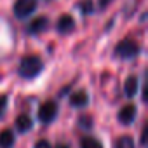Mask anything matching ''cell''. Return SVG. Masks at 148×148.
I'll use <instances>...</instances> for the list:
<instances>
[{
	"label": "cell",
	"mask_w": 148,
	"mask_h": 148,
	"mask_svg": "<svg viewBox=\"0 0 148 148\" xmlns=\"http://www.w3.org/2000/svg\"><path fill=\"white\" fill-rule=\"evenodd\" d=\"M113 148H136V145L131 136H120V138H117Z\"/></svg>",
	"instance_id": "cell-12"
},
{
	"label": "cell",
	"mask_w": 148,
	"mask_h": 148,
	"mask_svg": "<svg viewBox=\"0 0 148 148\" xmlns=\"http://www.w3.org/2000/svg\"><path fill=\"white\" fill-rule=\"evenodd\" d=\"M56 30H58V33H61V35L71 33L73 30H75V19H73V16L63 14V16L56 21Z\"/></svg>",
	"instance_id": "cell-6"
},
{
	"label": "cell",
	"mask_w": 148,
	"mask_h": 148,
	"mask_svg": "<svg viewBox=\"0 0 148 148\" xmlns=\"http://www.w3.org/2000/svg\"><path fill=\"white\" fill-rule=\"evenodd\" d=\"M49 28V19L45 16H38L33 21H30V25L26 26V32L30 35H40L42 32H45Z\"/></svg>",
	"instance_id": "cell-7"
},
{
	"label": "cell",
	"mask_w": 148,
	"mask_h": 148,
	"mask_svg": "<svg viewBox=\"0 0 148 148\" xmlns=\"http://www.w3.org/2000/svg\"><path fill=\"white\" fill-rule=\"evenodd\" d=\"M77 7H79V11H80L82 14H86V16H89V14L94 12V4H92V0H80V2L77 4Z\"/></svg>",
	"instance_id": "cell-14"
},
{
	"label": "cell",
	"mask_w": 148,
	"mask_h": 148,
	"mask_svg": "<svg viewBox=\"0 0 148 148\" xmlns=\"http://www.w3.org/2000/svg\"><path fill=\"white\" fill-rule=\"evenodd\" d=\"M58 117V103L56 101H45L38 106V120L42 124H51Z\"/></svg>",
	"instance_id": "cell-4"
},
{
	"label": "cell",
	"mask_w": 148,
	"mask_h": 148,
	"mask_svg": "<svg viewBox=\"0 0 148 148\" xmlns=\"http://www.w3.org/2000/svg\"><path fill=\"white\" fill-rule=\"evenodd\" d=\"M7 105H9V98H7L5 94H0V119H4V117H5Z\"/></svg>",
	"instance_id": "cell-16"
},
{
	"label": "cell",
	"mask_w": 148,
	"mask_h": 148,
	"mask_svg": "<svg viewBox=\"0 0 148 148\" xmlns=\"http://www.w3.org/2000/svg\"><path fill=\"white\" fill-rule=\"evenodd\" d=\"M32 127H33V120H32V117H30V115L23 113V115H19V117L16 119V129H18L21 134L30 132V131H32Z\"/></svg>",
	"instance_id": "cell-10"
},
{
	"label": "cell",
	"mask_w": 148,
	"mask_h": 148,
	"mask_svg": "<svg viewBox=\"0 0 148 148\" xmlns=\"http://www.w3.org/2000/svg\"><path fill=\"white\" fill-rule=\"evenodd\" d=\"M80 148H105V146H103V143H101L99 139L87 136V138H84V139L80 141Z\"/></svg>",
	"instance_id": "cell-13"
},
{
	"label": "cell",
	"mask_w": 148,
	"mask_h": 148,
	"mask_svg": "<svg viewBox=\"0 0 148 148\" xmlns=\"http://www.w3.org/2000/svg\"><path fill=\"white\" fill-rule=\"evenodd\" d=\"M136 115H138V108L136 105L129 103V105H124L119 113H117V120L122 124V125H131L134 120H136Z\"/></svg>",
	"instance_id": "cell-5"
},
{
	"label": "cell",
	"mask_w": 148,
	"mask_h": 148,
	"mask_svg": "<svg viewBox=\"0 0 148 148\" xmlns=\"http://www.w3.org/2000/svg\"><path fill=\"white\" fill-rule=\"evenodd\" d=\"M14 132L11 129L0 131V148H12L14 146Z\"/></svg>",
	"instance_id": "cell-11"
},
{
	"label": "cell",
	"mask_w": 148,
	"mask_h": 148,
	"mask_svg": "<svg viewBox=\"0 0 148 148\" xmlns=\"http://www.w3.org/2000/svg\"><path fill=\"white\" fill-rule=\"evenodd\" d=\"M77 124H79L82 129H86V131H89V129L94 127V120H92V117H89V115H82V117L77 120Z\"/></svg>",
	"instance_id": "cell-15"
},
{
	"label": "cell",
	"mask_w": 148,
	"mask_h": 148,
	"mask_svg": "<svg viewBox=\"0 0 148 148\" xmlns=\"http://www.w3.org/2000/svg\"><path fill=\"white\" fill-rule=\"evenodd\" d=\"M138 87H139V80L136 75H129L124 82V94L127 98H134L136 92H138Z\"/></svg>",
	"instance_id": "cell-9"
},
{
	"label": "cell",
	"mask_w": 148,
	"mask_h": 148,
	"mask_svg": "<svg viewBox=\"0 0 148 148\" xmlns=\"http://www.w3.org/2000/svg\"><path fill=\"white\" fill-rule=\"evenodd\" d=\"M89 101H91V98H89L87 91H84V89H79L70 96V105L73 108H86L89 105Z\"/></svg>",
	"instance_id": "cell-8"
},
{
	"label": "cell",
	"mask_w": 148,
	"mask_h": 148,
	"mask_svg": "<svg viewBox=\"0 0 148 148\" xmlns=\"http://www.w3.org/2000/svg\"><path fill=\"white\" fill-rule=\"evenodd\" d=\"M113 2V0H99V7L103 9V7H106V5H110Z\"/></svg>",
	"instance_id": "cell-19"
},
{
	"label": "cell",
	"mask_w": 148,
	"mask_h": 148,
	"mask_svg": "<svg viewBox=\"0 0 148 148\" xmlns=\"http://www.w3.org/2000/svg\"><path fill=\"white\" fill-rule=\"evenodd\" d=\"M42 70H44V61L37 54H28L19 61L18 75L25 80H33L42 73Z\"/></svg>",
	"instance_id": "cell-1"
},
{
	"label": "cell",
	"mask_w": 148,
	"mask_h": 148,
	"mask_svg": "<svg viewBox=\"0 0 148 148\" xmlns=\"http://www.w3.org/2000/svg\"><path fill=\"white\" fill-rule=\"evenodd\" d=\"M146 131H148V124L141 127V146H146Z\"/></svg>",
	"instance_id": "cell-18"
},
{
	"label": "cell",
	"mask_w": 148,
	"mask_h": 148,
	"mask_svg": "<svg viewBox=\"0 0 148 148\" xmlns=\"http://www.w3.org/2000/svg\"><path fill=\"white\" fill-rule=\"evenodd\" d=\"M33 148H52V145L47 141V139H40V141H37L35 143V146Z\"/></svg>",
	"instance_id": "cell-17"
},
{
	"label": "cell",
	"mask_w": 148,
	"mask_h": 148,
	"mask_svg": "<svg viewBox=\"0 0 148 148\" xmlns=\"http://www.w3.org/2000/svg\"><path fill=\"white\" fill-rule=\"evenodd\" d=\"M54 148H71V146H70V145H66V143H58Z\"/></svg>",
	"instance_id": "cell-20"
},
{
	"label": "cell",
	"mask_w": 148,
	"mask_h": 148,
	"mask_svg": "<svg viewBox=\"0 0 148 148\" xmlns=\"http://www.w3.org/2000/svg\"><path fill=\"white\" fill-rule=\"evenodd\" d=\"M139 52H141L139 44L134 42V40H131V38L120 40L115 45V49H113V56L115 58H120V59H134V58L139 56Z\"/></svg>",
	"instance_id": "cell-2"
},
{
	"label": "cell",
	"mask_w": 148,
	"mask_h": 148,
	"mask_svg": "<svg viewBox=\"0 0 148 148\" xmlns=\"http://www.w3.org/2000/svg\"><path fill=\"white\" fill-rule=\"evenodd\" d=\"M38 0H16L14 2V16L18 19H26L37 11Z\"/></svg>",
	"instance_id": "cell-3"
}]
</instances>
